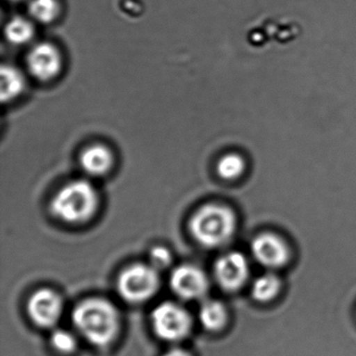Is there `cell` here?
I'll use <instances>...</instances> for the list:
<instances>
[{
  "mask_svg": "<svg viewBox=\"0 0 356 356\" xmlns=\"http://www.w3.org/2000/svg\"><path fill=\"white\" fill-rule=\"evenodd\" d=\"M251 251L264 268H280L291 259V250L284 239L272 232L257 235L252 241Z\"/></svg>",
  "mask_w": 356,
  "mask_h": 356,
  "instance_id": "cell-8",
  "label": "cell"
},
{
  "mask_svg": "<svg viewBox=\"0 0 356 356\" xmlns=\"http://www.w3.org/2000/svg\"><path fill=\"white\" fill-rule=\"evenodd\" d=\"M26 308L31 320L37 326L53 328L61 318L64 305L57 291L40 289L31 296Z\"/></svg>",
  "mask_w": 356,
  "mask_h": 356,
  "instance_id": "cell-6",
  "label": "cell"
},
{
  "mask_svg": "<svg viewBox=\"0 0 356 356\" xmlns=\"http://www.w3.org/2000/svg\"><path fill=\"white\" fill-rule=\"evenodd\" d=\"M170 282L172 291L185 300L201 299L209 289L205 273L193 264H183L175 268Z\"/></svg>",
  "mask_w": 356,
  "mask_h": 356,
  "instance_id": "cell-9",
  "label": "cell"
},
{
  "mask_svg": "<svg viewBox=\"0 0 356 356\" xmlns=\"http://www.w3.org/2000/svg\"><path fill=\"white\" fill-rule=\"evenodd\" d=\"M214 276L224 291H238L249 279V262L243 254L229 252L216 260Z\"/></svg>",
  "mask_w": 356,
  "mask_h": 356,
  "instance_id": "cell-7",
  "label": "cell"
},
{
  "mask_svg": "<svg viewBox=\"0 0 356 356\" xmlns=\"http://www.w3.org/2000/svg\"><path fill=\"white\" fill-rule=\"evenodd\" d=\"M26 81L19 70L12 65L1 68V89L0 95L3 103L11 102L24 92Z\"/></svg>",
  "mask_w": 356,
  "mask_h": 356,
  "instance_id": "cell-13",
  "label": "cell"
},
{
  "mask_svg": "<svg viewBox=\"0 0 356 356\" xmlns=\"http://www.w3.org/2000/svg\"><path fill=\"white\" fill-rule=\"evenodd\" d=\"M247 163L245 158L236 153H229L218 160L216 172L220 178L227 181H235L245 172Z\"/></svg>",
  "mask_w": 356,
  "mask_h": 356,
  "instance_id": "cell-15",
  "label": "cell"
},
{
  "mask_svg": "<svg viewBox=\"0 0 356 356\" xmlns=\"http://www.w3.org/2000/svg\"><path fill=\"white\" fill-rule=\"evenodd\" d=\"M149 261L156 270H163L172 264V254L165 247H155L149 254Z\"/></svg>",
  "mask_w": 356,
  "mask_h": 356,
  "instance_id": "cell-19",
  "label": "cell"
},
{
  "mask_svg": "<svg viewBox=\"0 0 356 356\" xmlns=\"http://www.w3.org/2000/svg\"><path fill=\"white\" fill-rule=\"evenodd\" d=\"M199 318L207 330L218 331L226 325L228 312L222 302L207 300L200 307Z\"/></svg>",
  "mask_w": 356,
  "mask_h": 356,
  "instance_id": "cell-12",
  "label": "cell"
},
{
  "mask_svg": "<svg viewBox=\"0 0 356 356\" xmlns=\"http://www.w3.org/2000/svg\"><path fill=\"white\" fill-rule=\"evenodd\" d=\"M5 33L12 44L22 45L32 40L35 30L32 22L22 17H15L8 22Z\"/></svg>",
  "mask_w": 356,
  "mask_h": 356,
  "instance_id": "cell-16",
  "label": "cell"
},
{
  "mask_svg": "<svg viewBox=\"0 0 356 356\" xmlns=\"http://www.w3.org/2000/svg\"><path fill=\"white\" fill-rule=\"evenodd\" d=\"M12 1H19V0H12Z\"/></svg>",
  "mask_w": 356,
  "mask_h": 356,
  "instance_id": "cell-21",
  "label": "cell"
},
{
  "mask_svg": "<svg viewBox=\"0 0 356 356\" xmlns=\"http://www.w3.org/2000/svg\"><path fill=\"white\" fill-rule=\"evenodd\" d=\"M158 270L151 264H135L120 273L118 291L122 299L141 303L151 299L159 289Z\"/></svg>",
  "mask_w": 356,
  "mask_h": 356,
  "instance_id": "cell-4",
  "label": "cell"
},
{
  "mask_svg": "<svg viewBox=\"0 0 356 356\" xmlns=\"http://www.w3.org/2000/svg\"><path fill=\"white\" fill-rule=\"evenodd\" d=\"M72 322L78 332L97 347L109 346L120 332V312L113 303L103 298L81 301L72 312Z\"/></svg>",
  "mask_w": 356,
  "mask_h": 356,
  "instance_id": "cell-1",
  "label": "cell"
},
{
  "mask_svg": "<svg viewBox=\"0 0 356 356\" xmlns=\"http://www.w3.org/2000/svg\"><path fill=\"white\" fill-rule=\"evenodd\" d=\"M51 343L54 349L57 350L60 353L70 354L76 350L78 341L74 333L66 329L59 328L55 329L51 332Z\"/></svg>",
  "mask_w": 356,
  "mask_h": 356,
  "instance_id": "cell-18",
  "label": "cell"
},
{
  "mask_svg": "<svg viewBox=\"0 0 356 356\" xmlns=\"http://www.w3.org/2000/svg\"><path fill=\"white\" fill-rule=\"evenodd\" d=\"M162 356H193L187 350L182 348H172V349L166 351Z\"/></svg>",
  "mask_w": 356,
  "mask_h": 356,
  "instance_id": "cell-20",
  "label": "cell"
},
{
  "mask_svg": "<svg viewBox=\"0 0 356 356\" xmlns=\"http://www.w3.org/2000/svg\"><path fill=\"white\" fill-rule=\"evenodd\" d=\"M31 16L41 24H49L59 15L57 0H32L29 5Z\"/></svg>",
  "mask_w": 356,
  "mask_h": 356,
  "instance_id": "cell-17",
  "label": "cell"
},
{
  "mask_svg": "<svg viewBox=\"0 0 356 356\" xmlns=\"http://www.w3.org/2000/svg\"><path fill=\"white\" fill-rule=\"evenodd\" d=\"M99 197L91 183L76 180L64 185L51 200V211L66 224H84L97 213Z\"/></svg>",
  "mask_w": 356,
  "mask_h": 356,
  "instance_id": "cell-2",
  "label": "cell"
},
{
  "mask_svg": "<svg viewBox=\"0 0 356 356\" xmlns=\"http://www.w3.org/2000/svg\"><path fill=\"white\" fill-rule=\"evenodd\" d=\"M80 163L86 174L92 177H101L111 170L113 155L105 145H91L83 151Z\"/></svg>",
  "mask_w": 356,
  "mask_h": 356,
  "instance_id": "cell-11",
  "label": "cell"
},
{
  "mask_svg": "<svg viewBox=\"0 0 356 356\" xmlns=\"http://www.w3.org/2000/svg\"><path fill=\"white\" fill-rule=\"evenodd\" d=\"M189 229L195 241L203 247H222L234 235L236 216L227 206L207 204L195 212Z\"/></svg>",
  "mask_w": 356,
  "mask_h": 356,
  "instance_id": "cell-3",
  "label": "cell"
},
{
  "mask_svg": "<svg viewBox=\"0 0 356 356\" xmlns=\"http://www.w3.org/2000/svg\"><path fill=\"white\" fill-rule=\"evenodd\" d=\"M26 61L31 74L43 82L55 79L62 67L60 51L55 45L47 42L35 45L29 53Z\"/></svg>",
  "mask_w": 356,
  "mask_h": 356,
  "instance_id": "cell-10",
  "label": "cell"
},
{
  "mask_svg": "<svg viewBox=\"0 0 356 356\" xmlns=\"http://www.w3.org/2000/svg\"><path fill=\"white\" fill-rule=\"evenodd\" d=\"M281 280L277 275L268 273L258 277L252 285V296L260 303L273 301L281 291Z\"/></svg>",
  "mask_w": 356,
  "mask_h": 356,
  "instance_id": "cell-14",
  "label": "cell"
},
{
  "mask_svg": "<svg viewBox=\"0 0 356 356\" xmlns=\"http://www.w3.org/2000/svg\"><path fill=\"white\" fill-rule=\"evenodd\" d=\"M151 323L157 337L168 341L185 339L193 327L191 314L175 302H163L154 308Z\"/></svg>",
  "mask_w": 356,
  "mask_h": 356,
  "instance_id": "cell-5",
  "label": "cell"
}]
</instances>
